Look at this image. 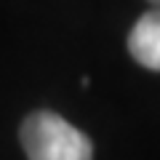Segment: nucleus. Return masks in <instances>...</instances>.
<instances>
[{
    "mask_svg": "<svg viewBox=\"0 0 160 160\" xmlns=\"http://www.w3.org/2000/svg\"><path fill=\"white\" fill-rule=\"evenodd\" d=\"M128 51L142 67L160 72V8L147 11L128 35Z\"/></svg>",
    "mask_w": 160,
    "mask_h": 160,
    "instance_id": "f03ea898",
    "label": "nucleus"
},
{
    "mask_svg": "<svg viewBox=\"0 0 160 160\" xmlns=\"http://www.w3.org/2000/svg\"><path fill=\"white\" fill-rule=\"evenodd\" d=\"M152 3H155V6H158V8H160V0H152Z\"/></svg>",
    "mask_w": 160,
    "mask_h": 160,
    "instance_id": "7ed1b4c3",
    "label": "nucleus"
},
{
    "mask_svg": "<svg viewBox=\"0 0 160 160\" xmlns=\"http://www.w3.org/2000/svg\"><path fill=\"white\" fill-rule=\"evenodd\" d=\"M22 147L29 160H93V144L62 115L40 109L22 123Z\"/></svg>",
    "mask_w": 160,
    "mask_h": 160,
    "instance_id": "f257e3e1",
    "label": "nucleus"
}]
</instances>
